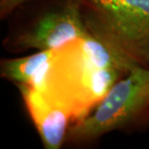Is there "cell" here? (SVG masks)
<instances>
[{
  "label": "cell",
  "mask_w": 149,
  "mask_h": 149,
  "mask_svg": "<svg viewBox=\"0 0 149 149\" xmlns=\"http://www.w3.org/2000/svg\"><path fill=\"white\" fill-rule=\"evenodd\" d=\"M149 124V67L136 66L119 79L94 112L70 126L66 141L89 143L114 131H129Z\"/></svg>",
  "instance_id": "7a4b0ae2"
},
{
  "label": "cell",
  "mask_w": 149,
  "mask_h": 149,
  "mask_svg": "<svg viewBox=\"0 0 149 149\" xmlns=\"http://www.w3.org/2000/svg\"><path fill=\"white\" fill-rule=\"evenodd\" d=\"M88 32L133 66L149 67V0H79Z\"/></svg>",
  "instance_id": "6da1fadb"
},
{
  "label": "cell",
  "mask_w": 149,
  "mask_h": 149,
  "mask_svg": "<svg viewBox=\"0 0 149 149\" xmlns=\"http://www.w3.org/2000/svg\"><path fill=\"white\" fill-rule=\"evenodd\" d=\"M26 109L46 149H59L67 139L71 113L49 99L43 92L17 84Z\"/></svg>",
  "instance_id": "277c9868"
},
{
  "label": "cell",
  "mask_w": 149,
  "mask_h": 149,
  "mask_svg": "<svg viewBox=\"0 0 149 149\" xmlns=\"http://www.w3.org/2000/svg\"><path fill=\"white\" fill-rule=\"evenodd\" d=\"M55 50H38L36 53L23 57L2 59L0 76L17 85L24 84L43 90L47 71Z\"/></svg>",
  "instance_id": "5b68a950"
},
{
  "label": "cell",
  "mask_w": 149,
  "mask_h": 149,
  "mask_svg": "<svg viewBox=\"0 0 149 149\" xmlns=\"http://www.w3.org/2000/svg\"><path fill=\"white\" fill-rule=\"evenodd\" d=\"M80 45L86 57L96 68L118 70L128 74L134 67H136L119 57L109 47L94 38L91 34L84 39H80Z\"/></svg>",
  "instance_id": "8992f818"
},
{
  "label": "cell",
  "mask_w": 149,
  "mask_h": 149,
  "mask_svg": "<svg viewBox=\"0 0 149 149\" xmlns=\"http://www.w3.org/2000/svg\"><path fill=\"white\" fill-rule=\"evenodd\" d=\"M30 0H0V17L5 19L16 11L19 6Z\"/></svg>",
  "instance_id": "52a82bcc"
},
{
  "label": "cell",
  "mask_w": 149,
  "mask_h": 149,
  "mask_svg": "<svg viewBox=\"0 0 149 149\" xmlns=\"http://www.w3.org/2000/svg\"><path fill=\"white\" fill-rule=\"evenodd\" d=\"M90 34L83 22L79 0H58L17 28L3 42L8 49H57Z\"/></svg>",
  "instance_id": "3957f363"
}]
</instances>
